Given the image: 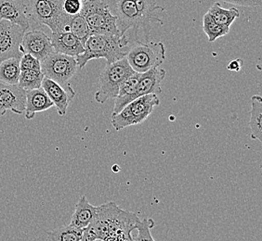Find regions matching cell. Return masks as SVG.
I'll return each instance as SVG.
<instances>
[{
	"label": "cell",
	"instance_id": "6da1fadb",
	"mask_svg": "<svg viewBox=\"0 0 262 241\" xmlns=\"http://www.w3.org/2000/svg\"><path fill=\"white\" fill-rule=\"evenodd\" d=\"M113 15L117 19V28L121 35L133 30L136 43L149 42L152 23L163 26L158 16L165 8L157 4V0H102Z\"/></svg>",
	"mask_w": 262,
	"mask_h": 241
},
{
	"label": "cell",
	"instance_id": "7a4b0ae2",
	"mask_svg": "<svg viewBox=\"0 0 262 241\" xmlns=\"http://www.w3.org/2000/svg\"><path fill=\"white\" fill-rule=\"evenodd\" d=\"M140 221L136 213L123 210L115 201L97 208L91 225L84 229L82 241H133V232Z\"/></svg>",
	"mask_w": 262,
	"mask_h": 241
},
{
	"label": "cell",
	"instance_id": "3957f363",
	"mask_svg": "<svg viewBox=\"0 0 262 241\" xmlns=\"http://www.w3.org/2000/svg\"><path fill=\"white\" fill-rule=\"evenodd\" d=\"M129 39L126 35H91L84 45V52L76 58L78 69L91 60L104 59L107 64L126 58Z\"/></svg>",
	"mask_w": 262,
	"mask_h": 241
},
{
	"label": "cell",
	"instance_id": "277c9868",
	"mask_svg": "<svg viewBox=\"0 0 262 241\" xmlns=\"http://www.w3.org/2000/svg\"><path fill=\"white\" fill-rule=\"evenodd\" d=\"M63 0H29L27 4L28 18L31 23L48 26L51 33L70 32L73 16L62 10Z\"/></svg>",
	"mask_w": 262,
	"mask_h": 241
},
{
	"label": "cell",
	"instance_id": "5b68a950",
	"mask_svg": "<svg viewBox=\"0 0 262 241\" xmlns=\"http://www.w3.org/2000/svg\"><path fill=\"white\" fill-rule=\"evenodd\" d=\"M135 74L126 58L106 64L100 74L98 89L95 93V101L103 104L110 99H116L122 83Z\"/></svg>",
	"mask_w": 262,
	"mask_h": 241
},
{
	"label": "cell",
	"instance_id": "8992f818",
	"mask_svg": "<svg viewBox=\"0 0 262 241\" xmlns=\"http://www.w3.org/2000/svg\"><path fill=\"white\" fill-rule=\"evenodd\" d=\"M80 14L86 20L92 35H121L116 16L102 0H83Z\"/></svg>",
	"mask_w": 262,
	"mask_h": 241
},
{
	"label": "cell",
	"instance_id": "52a82bcc",
	"mask_svg": "<svg viewBox=\"0 0 262 241\" xmlns=\"http://www.w3.org/2000/svg\"><path fill=\"white\" fill-rule=\"evenodd\" d=\"M160 101L156 94L142 95L127 105L116 115H112V126L116 131L143 123L151 115L154 109L159 106Z\"/></svg>",
	"mask_w": 262,
	"mask_h": 241
},
{
	"label": "cell",
	"instance_id": "ba28073f",
	"mask_svg": "<svg viewBox=\"0 0 262 241\" xmlns=\"http://www.w3.org/2000/svg\"><path fill=\"white\" fill-rule=\"evenodd\" d=\"M126 60L135 73L144 74L159 68L166 60V47L162 42L137 43L126 54Z\"/></svg>",
	"mask_w": 262,
	"mask_h": 241
},
{
	"label": "cell",
	"instance_id": "9c48e42d",
	"mask_svg": "<svg viewBox=\"0 0 262 241\" xmlns=\"http://www.w3.org/2000/svg\"><path fill=\"white\" fill-rule=\"evenodd\" d=\"M78 69L76 58L53 51L41 61V70L47 78L66 85Z\"/></svg>",
	"mask_w": 262,
	"mask_h": 241
},
{
	"label": "cell",
	"instance_id": "30bf717a",
	"mask_svg": "<svg viewBox=\"0 0 262 241\" xmlns=\"http://www.w3.org/2000/svg\"><path fill=\"white\" fill-rule=\"evenodd\" d=\"M26 32L10 21L0 20V63L9 59H20L24 55L21 43Z\"/></svg>",
	"mask_w": 262,
	"mask_h": 241
},
{
	"label": "cell",
	"instance_id": "8fae6325",
	"mask_svg": "<svg viewBox=\"0 0 262 241\" xmlns=\"http://www.w3.org/2000/svg\"><path fill=\"white\" fill-rule=\"evenodd\" d=\"M26 91L18 85H8L0 81V117L8 111L23 114L26 111Z\"/></svg>",
	"mask_w": 262,
	"mask_h": 241
},
{
	"label": "cell",
	"instance_id": "7c38bea8",
	"mask_svg": "<svg viewBox=\"0 0 262 241\" xmlns=\"http://www.w3.org/2000/svg\"><path fill=\"white\" fill-rule=\"evenodd\" d=\"M41 87L55 106L59 115H66L71 101L76 97V91L74 88L68 84L61 85L47 77H44Z\"/></svg>",
	"mask_w": 262,
	"mask_h": 241
},
{
	"label": "cell",
	"instance_id": "4fadbf2b",
	"mask_svg": "<svg viewBox=\"0 0 262 241\" xmlns=\"http://www.w3.org/2000/svg\"><path fill=\"white\" fill-rule=\"evenodd\" d=\"M21 47L24 54H30L38 60L46 59L53 52L51 37L38 29L26 31L23 38Z\"/></svg>",
	"mask_w": 262,
	"mask_h": 241
},
{
	"label": "cell",
	"instance_id": "5bb4252c",
	"mask_svg": "<svg viewBox=\"0 0 262 241\" xmlns=\"http://www.w3.org/2000/svg\"><path fill=\"white\" fill-rule=\"evenodd\" d=\"M0 20H7L29 30L30 21L26 0H0Z\"/></svg>",
	"mask_w": 262,
	"mask_h": 241
},
{
	"label": "cell",
	"instance_id": "9a60e30c",
	"mask_svg": "<svg viewBox=\"0 0 262 241\" xmlns=\"http://www.w3.org/2000/svg\"><path fill=\"white\" fill-rule=\"evenodd\" d=\"M53 51L61 54L76 58L84 52V45L70 32L51 33Z\"/></svg>",
	"mask_w": 262,
	"mask_h": 241
},
{
	"label": "cell",
	"instance_id": "2e32d148",
	"mask_svg": "<svg viewBox=\"0 0 262 241\" xmlns=\"http://www.w3.org/2000/svg\"><path fill=\"white\" fill-rule=\"evenodd\" d=\"M165 77L166 70L159 68L151 69L144 74H141L134 100L142 95L161 94V84Z\"/></svg>",
	"mask_w": 262,
	"mask_h": 241
},
{
	"label": "cell",
	"instance_id": "e0dca14e",
	"mask_svg": "<svg viewBox=\"0 0 262 241\" xmlns=\"http://www.w3.org/2000/svg\"><path fill=\"white\" fill-rule=\"evenodd\" d=\"M53 106L54 105L52 101L50 100L42 87L26 92L25 115L27 120L34 119L37 112L50 110Z\"/></svg>",
	"mask_w": 262,
	"mask_h": 241
},
{
	"label": "cell",
	"instance_id": "ac0fdd59",
	"mask_svg": "<svg viewBox=\"0 0 262 241\" xmlns=\"http://www.w3.org/2000/svg\"><path fill=\"white\" fill-rule=\"evenodd\" d=\"M141 74L135 73L132 76L126 78V80L122 83L119 87L118 95L115 99V106L112 112V115H116L126 107L128 103H130L134 100V95L136 93L137 87L141 79Z\"/></svg>",
	"mask_w": 262,
	"mask_h": 241
},
{
	"label": "cell",
	"instance_id": "d6986e66",
	"mask_svg": "<svg viewBox=\"0 0 262 241\" xmlns=\"http://www.w3.org/2000/svg\"><path fill=\"white\" fill-rule=\"evenodd\" d=\"M98 206H93L86 200V196L80 197L75 208V211L71 219V226L78 229H85L91 225L94 216L96 214Z\"/></svg>",
	"mask_w": 262,
	"mask_h": 241
},
{
	"label": "cell",
	"instance_id": "ffe728a7",
	"mask_svg": "<svg viewBox=\"0 0 262 241\" xmlns=\"http://www.w3.org/2000/svg\"><path fill=\"white\" fill-rule=\"evenodd\" d=\"M219 26L231 27L233 21L240 17V12L236 8L224 9L220 3H214L207 12Z\"/></svg>",
	"mask_w": 262,
	"mask_h": 241
},
{
	"label": "cell",
	"instance_id": "44dd1931",
	"mask_svg": "<svg viewBox=\"0 0 262 241\" xmlns=\"http://www.w3.org/2000/svg\"><path fill=\"white\" fill-rule=\"evenodd\" d=\"M251 111L249 126L251 128V138L262 142V99L259 95L251 98Z\"/></svg>",
	"mask_w": 262,
	"mask_h": 241
},
{
	"label": "cell",
	"instance_id": "7402d4cb",
	"mask_svg": "<svg viewBox=\"0 0 262 241\" xmlns=\"http://www.w3.org/2000/svg\"><path fill=\"white\" fill-rule=\"evenodd\" d=\"M20 75V59H9L0 63L1 82L8 85H18Z\"/></svg>",
	"mask_w": 262,
	"mask_h": 241
},
{
	"label": "cell",
	"instance_id": "603a6c76",
	"mask_svg": "<svg viewBox=\"0 0 262 241\" xmlns=\"http://www.w3.org/2000/svg\"><path fill=\"white\" fill-rule=\"evenodd\" d=\"M84 229L62 226L47 233V241H82Z\"/></svg>",
	"mask_w": 262,
	"mask_h": 241
},
{
	"label": "cell",
	"instance_id": "cb8c5ba5",
	"mask_svg": "<svg viewBox=\"0 0 262 241\" xmlns=\"http://www.w3.org/2000/svg\"><path fill=\"white\" fill-rule=\"evenodd\" d=\"M42 70H30L20 71L18 86L24 90L30 91L41 88L42 82L44 79Z\"/></svg>",
	"mask_w": 262,
	"mask_h": 241
},
{
	"label": "cell",
	"instance_id": "d4e9b609",
	"mask_svg": "<svg viewBox=\"0 0 262 241\" xmlns=\"http://www.w3.org/2000/svg\"><path fill=\"white\" fill-rule=\"evenodd\" d=\"M203 30L207 35L208 41L210 43H213L217 40V38L227 35L230 32V27L219 26L212 20L210 16L206 13L203 18Z\"/></svg>",
	"mask_w": 262,
	"mask_h": 241
},
{
	"label": "cell",
	"instance_id": "484cf974",
	"mask_svg": "<svg viewBox=\"0 0 262 241\" xmlns=\"http://www.w3.org/2000/svg\"><path fill=\"white\" fill-rule=\"evenodd\" d=\"M70 33L75 35L83 45H85L89 37L92 35L86 20L81 14L72 17L70 21Z\"/></svg>",
	"mask_w": 262,
	"mask_h": 241
},
{
	"label": "cell",
	"instance_id": "4316f807",
	"mask_svg": "<svg viewBox=\"0 0 262 241\" xmlns=\"http://www.w3.org/2000/svg\"><path fill=\"white\" fill-rule=\"evenodd\" d=\"M155 226L152 219L146 218L137 224V235H133V241H156L151 236V229Z\"/></svg>",
	"mask_w": 262,
	"mask_h": 241
},
{
	"label": "cell",
	"instance_id": "83f0119b",
	"mask_svg": "<svg viewBox=\"0 0 262 241\" xmlns=\"http://www.w3.org/2000/svg\"><path fill=\"white\" fill-rule=\"evenodd\" d=\"M20 71L24 70H41L40 60L35 59L30 54H24L20 59Z\"/></svg>",
	"mask_w": 262,
	"mask_h": 241
},
{
	"label": "cell",
	"instance_id": "f1b7e54d",
	"mask_svg": "<svg viewBox=\"0 0 262 241\" xmlns=\"http://www.w3.org/2000/svg\"><path fill=\"white\" fill-rule=\"evenodd\" d=\"M83 7V0H63L62 10L67 15L80 14Z\"/></svg>",
	"mask_w": 262,
	"mask_h": 241
},
{
	"label": "cell",
	"instance_id": "f546056e",
	"mask_svg": "<svg viewBox=\"0 0 262 241\" xmlns=\"http://www.w3.org/2000/svg\"><path fill=\"white\" fill-rule=\"evenodd\" d=\"M226 3H231L242 7H260L262 5V0H219Z\"/></svg>",
	"mask_w": 262,
	"mask_h": 241
},
{
	"label": "cell",
	"instance_id": "4dcf8cb0",
	"mask_svg": "<svg viewBox=\"0 0 262 241\" xmlns=\"http://www.w3.org/2000/svg\"><path fill=\"white\" fill-rule=\"evenodd\" d=\"M243 65H244V61L243 60H232L227 66V69L229 70H232V71H239L241 70Z\"/></svg>",
	"mask_w": 262,
	"mask_h": 241
},
{
	"label": "cell",
	"instance_id": "1f68e13d",
	"mask_svg": "<svg viewBox=\"0 0 262 241\" xmlns=\"http://www.w3.org/2000/svg\"><path fill=\"white\" fill-rule=\"evenodd\" d=\"M93 241H103V240H101V239H95V240H93Z\"/></svg>",
	"mask_w": 262,
	"mask_h": 241
}]
</instances>
